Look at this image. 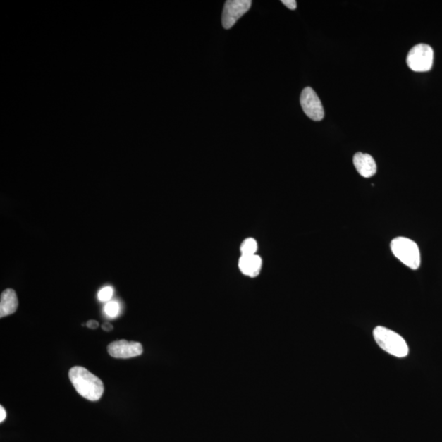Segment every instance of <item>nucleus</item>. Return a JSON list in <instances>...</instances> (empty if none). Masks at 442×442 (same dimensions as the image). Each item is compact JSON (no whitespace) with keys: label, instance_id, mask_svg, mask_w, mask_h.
<instances>
[{"label":"nucleus","instance_id":"f257e3e1","mask_svg":"<svg viewBox=\"0 0 442 442\" xmlns=\"http://www.w3.org/2000/svg\"><path fill=\"white\" fill-rule=\"evenodd\" d=\"M69 379L74 388L82 398L97 401L104 395V386L102 380L82 367H74L69 371Z\"/></svg>","mask_w":442,"mask_h":442},{"label":"nucleus","instance_id":"f03ea898","mask_svg":"<svg viewBox=\"0 0 442 442\" xmlns=\"http://www.w3.org/2000/svg\"><path fill=\"white\" fill-rule=\"evenodd\" d=\"M375 342L381 348L395 357H407L409 348L405 340L398 333L385 327L378 326L374 330Z\"/></svg>","mask_w":442,"mask_h":442},{"label":"nucleus","instance_id":"7ed1b4c3","mask_svg":"<svg viewBox=\"0 0 442 442\" xmlns=\"http://www.w3.org/2000/svg\"><path fill=\"white\" fill-rule=\"evenodd\" d=\"M393 255L405 266L417 270L421 264L420 251L417 243L408 238L398 237L391 242Z\"/></svg>","mask_w":442,"mask_h":442},{"label":"nucleus","instance_id":"20e7f679","mask_svg":"<svg viewBox=\"0 0 442 442\" xmlns=\"http://www.w3.org/2000/svg\"><path fill=\"white\" fill-rule=\"evenodd\" d=\"M434 55V49L429 45L420 44L410 49L406 62L414 72H429L433 68Z\"/></svg>","mask_w":442,"mask_h":442},{"label":"nucleus","instance_id":"39448f33","mask_svg":"<svg viewBox=\"0 0 442 442\" xmlns=\"http://www.w3.org/2000/svg\"><path fill=\"white\" fill-rule=\"evenodd\" d=\"M251 0H228L222 13L223 27L228 30L235 25L252 6Z\"/></svg>","mask_w":442,"mask_h":442},{"label":"nucleus","instance_id":"423d86ee","mask_svg":"<svg viewBox=\"0 0 442 442\" xmlns=\"http://www.w3.org/2000/svg\"><path fill=\"white\" fill-rule=\"evenodd\" d=\"M300 102H301L302 108L305 114H306L309 118L314 121H319L324 119V106L317 94L314 92L312 88L307 87L302 90Z\"/></svg>","mask_w":442,"mask_h":442},{"label":"nucleus","instance_id":"0eeeda50","mask_svg":"<svg viewBox=\"0 0 442 442\" xmlns=\"http://www.w3.org/2000/svg\"><path fill=\"white\" fill-rule=\"evenodd\" d=\"M108 352L111 357L118 359H129L139 357L143 354V345L137 342H128L119 340L108 345Z\"/></svg>","mask_w":442,"mask_h":442},{"label":"nucleus","instance_id":"6e6552de","mask_svg":"<svg viewBox=\"0 0 442 442\" xmlns=\"http://www.w3.org/2000/svg\"><path fill=\"white\" fill-rule=\"evenodd\" d=\"M353 164L359 174L364 178L372 177L377 172V165L369 154L357 152L354 156Z\"/></svg>","mask_w":442,"mask_h":442},{"label":"nucleus","instance_id":"1a4fd4ad","mask_svg":"<svg viewBox=\"0 0 442 442\" xmlns=\"http://www.w3.org/2000/svg\"><path fill=\"white\" fill-rule=\"evenodd\" d=\"M18 307V300L16 292L12 288H8L1 294L0 298V317L4 318L16 312Z\"/></svg>","mask_w":442,"mask_h":442},{"label":"nucleus","instance_id":"9d476101","mask_svg":"<svg viewBox=\"0 0 442 442\" xmlns=\"http://www.w3.org/2000/svg\"><path fill=\"white\" fill-rule=\"evenodd\" d=\"M262 259L257 255L254 256H243L240 259V271L245 276L255 278L261 272Z\"/></svg>","mask_w":442,"mask_h":442},{"label":"nucleus","instance_id":"9b49d317","mask_svg":"<svg viewBox=\"0 0 442 442\" xmlns=\"http://www.w3.org/2000/svg\"><path fill=\"white\" fill-rule=\"evenodd\" d=\"M257 251V243L253 238H247L243 243L241 246V252L243 256H254L256 255Z\"/></svg>","mask_w":442,"mask_h":442},{"label":"nucleus","instance_id":"f8f14e48","mask_svg":"<svg viewBox=\"0 0 442 442\" xmlns=\"http://www.w3.org/2000/svg\"><path fill=\"white\" fill-rule=\"evenodd\" d=\"M120 305L118 302L111 301L106 304L104 307V312L110 318H115L118 316L120 313Z\"/></svg>","mask_w":442,"mask_h":442},{"label":"nucleus","instance_id":"ddd939ff","mask_svg":"<svg viewBox=\"0 0 442 442\" xmlns=\"http://www.w3.org/2000/svg\"><path fill=\"white\" fill-rule=\"evenodd\" d=\"M113 288L110 286L102 288L98 294V297L101 302H109L113 296Z\"/></svg>","mask_w":442,"mask_h":442},{"label":"nucleus","instance_id":"4468645a","mask_svg":"<svg viewBox=\"0 0 442 442\" xmlns=\"http://www.w3.org/2000/svg\"><path fill=\"white\" fill-rule=\"evenodd\" d=\"M281 2L289 9L295 10L297 8V2L295 0H282Z\"/></svg>","mask_w":442,"mask_h":442},{"label":"nucleus","instance_id":"2eb2a0df","mask_svg":"<svg viewBox=\"0 0 442 442\" xmlns=\"http://www.w3.org/2000/svg\"><path fill=\"white\" fill-rule=\"evenodd\" d=\"M99 324L96 320L90 319L86 323V326L91 329H95L99 327Z\"/></svg>","mask_w":442,"mask_h":442},{"label":"nucleus","instance_id":"dca6fc26","mask_svg":"<svg viewBox=\"0 0 442 442\" xmlns=\"http://www.w3.org/2000/svg\"><path fill=\"white\" fill-rule=\"evenodd\" d=\"M6 410H5L2 405L0 406V422H1V423L6 419Z\"/></svg>","mask_w":442,"mask_h":442},{"label":"nucleus","instance_id":"f3484780","mask_svg":"<svg viewBox=\"0 0 442 442\" xmlns=\"http://www.w3.org/2000/svg\"><path fill=\"white\" fill-rule=\"evenodd\" d=\"M102 329H103L106 332H110L113 329V324H111L110 323H104L102 325Z\"/></svg>","mask_w":442,"mask_h":442}]
</instances>
